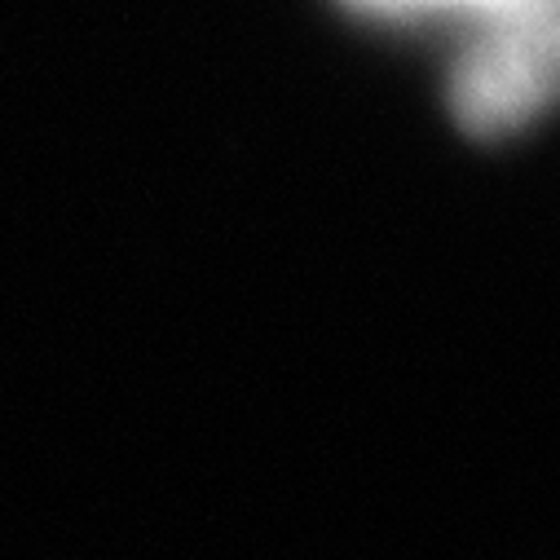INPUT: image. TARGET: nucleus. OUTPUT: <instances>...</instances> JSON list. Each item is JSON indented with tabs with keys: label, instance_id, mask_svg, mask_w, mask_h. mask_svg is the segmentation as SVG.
<instances>
[{
	"label": "nucleus",
	"instance_id": "obj_2",
	"mask_svg": "<svg viewBox=\"0 0 560 560\" xmlns=\"http://www.w3.org/2000/svg\"><path fill=\"white\" fill-rule=\"evenodd\" d=\"M371 10H388V14H410V10H446V5H468V10H486L494 0H358Z\"/></svg>",
	"mask_w": 560,
	"mask_h": 560
},
{
	"label": "nucleus",
	"instance_id": "obj_1",
	"mask_svg": "<svg viewBox=\"0 0 560 560\" xmlns=\"http://www.w3.org/2000/svg\"><path fill=\"white\" fill-rule=\"evenodd\" d=\"M556 75V0H494L455 75L459 119L477 132L516 128Z\"/></svg>",
	"mask_w": 560,
	"mask_h": 560
}]
</instances>
